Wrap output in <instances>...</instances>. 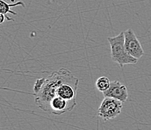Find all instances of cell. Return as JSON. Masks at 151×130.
<instances>
[{
	"mask_svg": "<svg viewBox=\"0 0 151 130\" xmlns=\"http://www.w3.org/2000/svg\"><path fill=\"white\" fill-rule=\"evenodd\" d=\"M108 41L111 46V59L114 62L120 66L125 65L135 64L138 60L131 56L125 47L124 32H120L119 35L114 37H108Z\"/></svg>",
	"mask_w": 151,
	"mask_h": 130,
	"instance_id": "6da1fadb",
	"label": "cell"
},
{
	"mask_svg": "<svg viewBox=\"0 0 151 130\" xmlns=\"http://www.w3.org/2000/svg\"><path fill=\"white\" fill-rule=\"evenodd\" d=\"M123 102L111 97H105L98 110V115L105 121L112 120L120 114Z\"/></svg>",
	"mask_w": 151,
	"mask_h": 130,
	"instance_id": "7a4b0ae2",
	"label": "cell"
},
{
	"mask_svg": "<svg viewBox=\"0 0 151 130\" xmlns=\"http://www.w3.org/2000/svg\"><path fill=\"white\" fill-rule=\"evenodd\" d=\"M124 32L125 47L130 55L139 60L145 55V51L140 43L139 40L131 29L126 30Z\"/></svg>",
	"mask_w": 151,
	"mask_h": 130,
	"instance_id": "3957f363",
	"label": "cell"
},
{
	"mask_svg": "<svg viewBox=\"0 0 151 130\" xmlns=\"http://www.w3.org/2000/svg\"><path fill=\"white\" fill-rule=\"evenodd\" d=\"M103 94L105 97H111L121 101L122 102H126L129 97L128 90L126 86L116 80L111 81L110 88L106 92L103 93Z\"/></svg>",
	"mask_w": 151,
	"mask_h": 130,
	"instance_id": "277c9868",
	"label": "cell"
},
{
	"mask_svg": "<svg viewBox=\"0 0 151 130\" xmlns=\"http://www.w3.org/2000/svg\"><path fill=\"white\" fill-rule=\"evenodd\" d=\"M16 6H22V7H25L26 5L25 3L23 2H22V1H19V2H14V3H7L5 1H4V0H0V13L1 14H3L5 16V17H6V20H9V21H14V20L12 18H11L10 17H8L7 16V14L8 13H10V14H12L14 15H17V14L16 13V12L13 11L12 10V8H13V7H16Z\"/></svg>",
	"mask_w": 151,
	"mask_h": 130,
	"instance_id": "5b68a950",
	"label": "cell"
},
{
	"mask_svg": "<svg viewBox=\"0 0 151 130\" xmlns=\"http://www.w3.org/2000/svg\"><path fill=\"white\" fill-rule=\"evenodd\" d=\"M111 83V81L109 80V78L103 76V77H100L97 79V80L96 81V87L99 91L105 93L110 88Z\"/></svg>",
	"mask_w": 151,
	"mask_h": 130,
	"instance_id": "8992f818",
	"label": "cell"
},
{
	"mask_svg": "<svg viewBox=\"0 0 151 130\" xmlns=\"http://www.w3.org/2000/svg\"><path fill=\"white\" fill-rule=\"evenodd\" d=\"M5 20H6V17H5V15L3 14L0 13V24H2Z\"/></svg>",
	"mask_w": 151,
	"mask_h": 130,
	"instance_id": "52a82bcc",
	"label": "cell"
}]
</instances>
